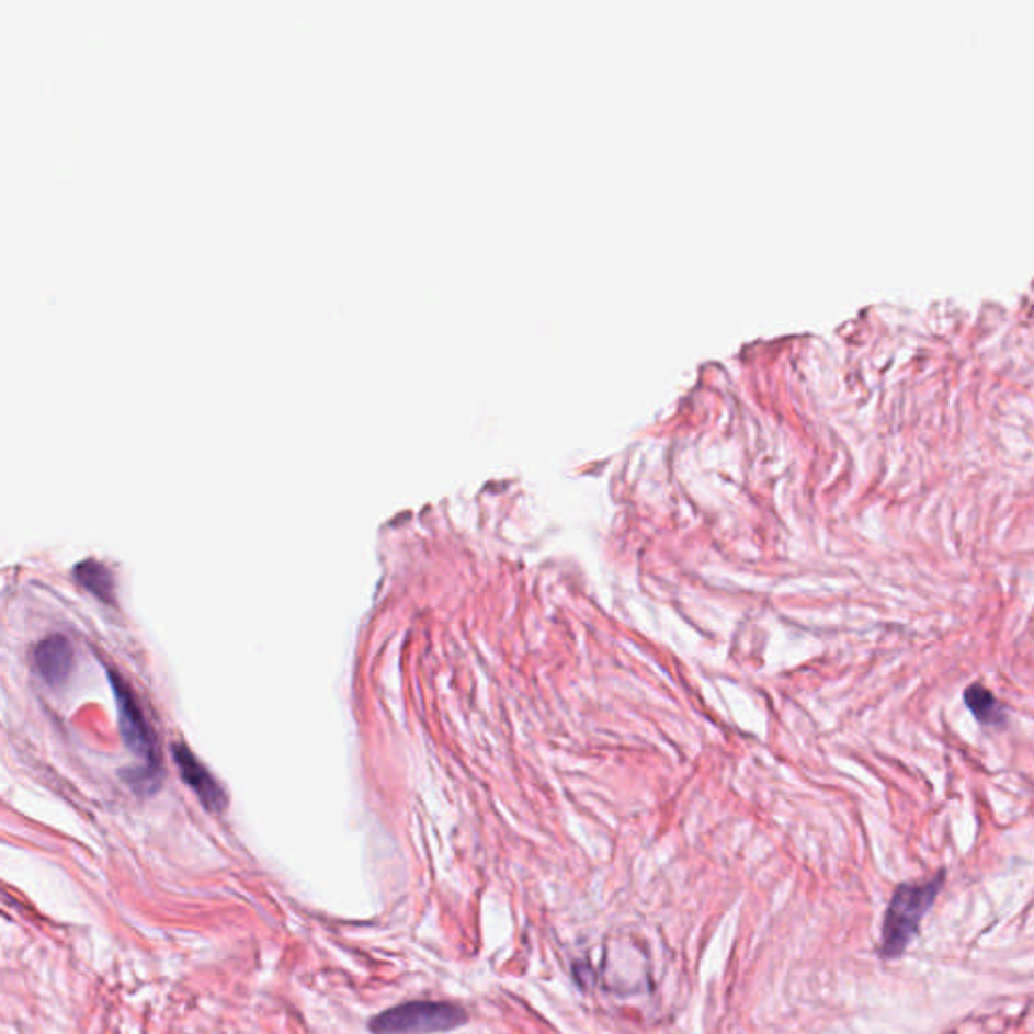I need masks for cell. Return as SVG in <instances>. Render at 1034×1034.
Returning a JSON list of instances; mask_svg holds the SVG:
<instances>
[{"mask_svg":"<svg viewBox=\"0 0 1034 1034\" xmlns=\"http://www.w3.org/2000/svg\"><path fill=\"white\" fill-rule=\"evenodd\" d=\"M944 885V873L923 885H901L895 891L883 923L882 954L885 958H897L920 932V921L932 907L933 899Z\"/></svg>","mask_w":1034,"mask_h":1034,"instance_id":"obj_1","label":"cell"},{"mask_svg":"<svg viewBox=\"0 0 1034 1034\" xmlns=\"http://www.w3.org/2000/svg\"><path fill=\"white\" fill-rule=\"evenodd\" d=\"M467 1022V1012L453 1002H409L384 1010L371 1021L374 1034H431L457 1029Z\"/></svg>","mask_w":1034,"mask_h":1034,"instance_id":"obj_2","label":"cell"},{"mask_svg":"<svg viewBox=\"0 0 1034 1034\" xmlns=\"http://www.w3.org/2000/svg\"><path fill=\"white\" fill-rule=\"evenodd\" d=\"M110 681H112V690L117 702L120 729H122L124 741L129 752L134 753L146 766V772L156 774L160 768V755H158V746H156L150 721L141 709L140 700L136 697V693L128 683L114 671H110Z\"/></svg>","mask_w":1034,"mask_h":1034,"instance_id":"obj_3","label":"cell"},{"mask_svg":"<svg viewBox=\"0 0 1034 1034\" xmlns=\"http://www.w3.org/2000/svg\"><path fill=\"white\" fill-rule=\"evenodd\" d=\"M174 760L180 768V774L184 782L191 786V791L198 796V800L213 813H220L227 805L225 791L218 786L215 776L206 770L205 764L186 748V746H174Z\"/></svg>","mask_w":1034,"mask_h":1034,"instance_id":"obj_4","label":"cell"},{"mask_svg":"<svg viewBox=\"0 0 1034 1034\" xmlns=\"http://www.w3.org/2000/svg\"><path fill=\"white\" fill-rule=\"evenodd\" d=\"M33 661L37 667V673L49 685H61L65 679L71 675L73 664H76V651L71 640L64 635H52L47 639L41 640L35 651H33Z\"/></svg>","mask_w":1034,"mask_h":1034,"instance_id":"obj_5","label":"cell"},{"mask_svg":"<svg viewBox=\"0 0 1034 1034\" xmlns=\"http://www.w3.org/2000/svg\"><path fill=\"white\" fill-rule=\"evenodd\" d=\"M964 700H966L968 709L978 721H982L986 726H1002L1004 724V719H1007L1004 707L992 695V691L986 690L982 685H971L964 693Z\"/></svg>","mask_w":1034,"mask_h":1034,"instance_id":"obj_6","label":"cell"},{"mask_svg":"<svg viewBox=\"0 0 1034 1034\" xmlns=\"http://www.w3.org/2000/svg\"><path fill=\"white\" fill-rule=\"evenodd\" d=\"M76 578L81 587L88 588L91 594H95L100 601L107 604L114 602V578L103 564L95 560L77 564Z\"/></svg>","mask_w":1034,"mask_h":1034,"instance_id":"obj_7","label":"cell"}]
</instances>
